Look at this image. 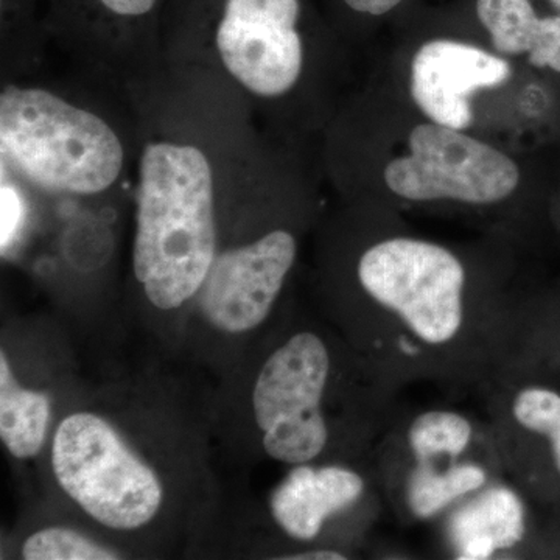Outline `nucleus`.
<instances>
[{"label": "nucleus", "mask_w": 560, "mask_h": 560, "mask_svg": "<svg viewBox=\"0 0 560 560\" xmlns=\"http://www.w3.org/2000/svg\"><path fill=\"white\" fill-rule=\"evenodd\" d=\"M22 215V202L18 191L11 186H7L5 180L2 184V253L13 245L20 231Z\"/></svg>", "instance_id": "aec40b11"}, {"label": "nucleus", "mask_w": 560, "mask_h": 560, "mask_svg": "<svg viewBox=\"0 0 560 560\" xmlns=\"http://www.w3.org/2000/svg\"><path fill=\"white\" fill-rule=\"evenodd\" d=\"M501 469L537 508L560 518V371L514 352L481 386Z\"/></svg>", "instance_id": "39448f33"}, {"label": "nucleus", "mask_w": 560, "mask_h": 560, "mask_svg": "<svg viewBox=\"0 0 560 560\" xmlns=\"http://www.w3.org/2000/svg\"><path fill=\"white\" fill-rule=\"evenodd\" d=\"M0 147L22 178L57 194H102L124 171V147L105 120L39 88H3Z\"/></svg>", "instance_id": "20e7f679"}, {"label": "nucleus", "mask_w": 560, "mask_h": 560, "mask_svg": "<svg viewBox=\"0 0 560 560\" xmlns=\"http://www.w3.org/2000/svg\"><path fill=\"white\" fill-rule=\"evenodd\" d=\"M25 560H116L119 555L72 529L47 528L32 534L22 547Z\"/></svg>", "instance_id": "a211bd4d"}, {"label": "nucleus", "mask_w": 560, "mask_h": 560, "mask_svg": "<svg viewBox=\"0 0 560 560\" xmlns=\"http://www.w3.org/2000/svg\"><path fill=\"white\" fill-rule=\"evenodd\" d=\"M559 149V167H558V178H556L555 194H552V202H551V219L552 226H555L556 237L560 242V142L558 145Z\"/></svg>", "instance_id": "4be33fe9"}, {"label": "nucleus", "mask_w": 560, "mask_h": 560, "mask_svg": "<svg viewBox=\"0 0 560 560\" xmlns=\"http://www.w3.org/2000/svg\"><path fill=\"white\" fill-rule=\"evenodd\" d=\"M296 259L298 241L289 230L217 254L200 290L201 312L228 334L256 329L270 316Z\"/></svg>", "instance_id": "1a4fd4ad"}, {"label": "nucleus", "mask_w": 560, "mask_h": 560, "mask_svg": "<svg viewBox=\"0 0 560 560\" xmlns=\"http://www.w3.org/2000/svg\"><path fill=\"white\" fill-rule=\"evenodd\" d=\"M352 264L349 320L361 359L408 383L481 388L517 348L530 290L514 259L408 231L374 208Z\"/></svg>", "instance_id": "f257e3e1"}, {"label": "nucleus", "mask_w": 560, "mask_h": 560, "mask_svg": "<svg viewBox=\"0 0 560 560\" xmlns=\"http://www.w3.org/2000/svg\"><path fill=\"white\" fill-rule=\"evenodd\" d=\"M51 21L80 31L135 32L154 24L168 0H46Z\"/></svg>", "instance_id": "dca6fc26"}, {"label": "nucleus", "mask_w": 560, "mask_h": 560, "mask_svg": "<svg viewBox=\"0 0 560 560\" xmlns=\"http://www.w3.org/2000/svg\"><path fill=\"white\" fill-rule=\"evenodd\" d=\"M419 18L427 31L412 44L405 90L407 102L431 121L471 131L481 92L501 90L533 73L526 68L518 72L517 62L474 39L469 18L458 5Z\"/></svg>", "instance_id": "0eeeda50"}, {"label": "nucleus", "mask_w": 560, "mask_h": 560, "mask_svg": "<svg viewBox=\"0 0 560 560\" xmlns=\"http://www.w3.org/2000/svg\"><path fill=\"white\" fill-rule=\"evenodd\" d=\"M331 10L342 20L375 25L390 18H407L418 0H329Z\"/></svg>", "instance_id": "6ab92c4d"}, {"label": "nucleus", "mask_w": 560, "mask_h": 560, "mask_svg": "<svg viewBox=\"0 0 560 560\" xmlns=\"http://www.w3.org/2000/svg\"><path fill=\"white\" fill-rule=\"evenodd\" d=\"M490 49L547 80L560 94V13L536 0H458Z\"/></svg>", "instance_id": "9b49d317"}, {"label": "nucleus", "mask_w": 560, "mask_h": 560, "mask_svg": "<svg viewBox=\"0 0 560 560\" xmlns=\"http://www.w3.org/2000/svg\"><path fill=\"white\" fill-rule=\"evenodd\" d=\"M501 466L495 460L464 459L448 466L427 463H381V488L401 514L415 522H430L485 488Z\"/></svg>", "instance_id": "4468645a"}, {"label": "nucleus", "mask_w": 560, "mask_h": 560, "mask_svg": "<svg viewBox=\"0 0 560 560\" xmlns=\"http://www.w3.org/2000/svg\"><path fill=\"white\" fill-rule=\"evenodd\" d=\"M280 559L285 560H346L348 556L342 551L338 550H326V548H320V550H307L301 552H293L290 556H282Z\"/></svg>", "instance_id": "412c9836"}, {"label": "nucleus", "mask_w": 560, "mask_h": 560, "mask_svg": "<svg viewBox=\"0 0 560 560\" xmlns=\"http://www.w3.org/2000/svg\"><path fill=\"white\" fill-rule=\"evenodd\" d=\"M558 523H559V534H560V518H559V522H558Z\"/></svg>", "instance_id": "b1692460"}, {"label": "nucleus", "mask_w": 560, "mask_h": 560, "mask_svg": "<svg viewBox=\"0 0 560 560\" xmlns=\"http://www.w3.org/2000/svg\"><path fill=\"white\" fill-rule=\"evenodd\" d=\"M51 467L70 499L106 528H142L161 510L160 478L101 416L75 412L62 420L51 445Z\"/></svg>", "instance_id": "423d86ee"}, {"label": "nucleus", "mask_w": 560, "mask_h": 560, "mask_svg": "<svg viewBox=\"0 0 560 560\" xmlns=\"http://www.w3.org/2000/svg\"><path fill=\"white\" fill-rule=\"evenodd\" d=\"M464 459L500 464L489 429H478L469 416L448 408H430L408 420L397 415L381 444V463L448 466Z\"/></svg>", "instance_id": "ddd939ff"}, {"label": "nucleus", "mask_w": 560, "mask_h": 560, "mask_svg": "<svg viewBox=\"0 0 560 560\" xmlns=\"http://www.w3.org/2000/svg\"><path fill=\"white\" fill-rule=\"evenodd\" d=\"M217 257L215 184L210 162L187 143L151 142L139 162L132 270L160 311L200 293Z\"/></svg>", "instance_id": "7ed1b4c3"}, {"label": "nucleus", "mask_w": 560, "mask_h": 560, "mask_svg": "<svg viewBox=\"0 0 560 560\" xmlns=\"http://www.w3.org/2000/svg\"><path fill=\"white\" fill-rule=\"evenodd\" d=\"M334 352L313 330H300L272 350L257 375L253 410L261 447L287 466L312 464L331 442L327 394L335 374Z\"/></svg>", "instance_id": "6e6552de"}, {"label": "nucleus", "mask_w": 560, "mask_h": 560, "mask_svg": "<svg viewBox=\"0 0 560 560\" xmlns=\"http://www.w3.org/2000/svg\"><path fill=\"white\" fill-rule=\"evenodd\" d=\"M515 352L526 353L560 371V280L530 287Z\"/></svg>", "instance_id": "f3484780"}, {"label": "nucleus", "mask_w": 560, "mask_h": 560, "mask_svg": "<svg viewBox=\"0 0 560 560\" xmlns=\"http://www.w3.org/2000/svg\"><path fill=\"white\" fill-rule=\"evenodd\" d=\"M50 401L46 394L22 388L5 352L0 355V438L11 455L25 459L38 455L46 440Z\"/></svg>", "instance_id": "2eb2a0df"}, {"label": "nucleus", "mask_w": 560, "mask_h": 560, "mask_svg": "<svg viewBox=\"0 0 560 560\" xmlns=\"http://www.w3.org/2000/svg\"><path fill=\"white\" fill-rule=\"evenodd\" d=\"M530 506L536 504L514 482L495 477L442 515L445 547L458 560L556 552L550 537L534 526Z\"/></svg>", "instance_id": "9d476101"}, {"label": "nucleus", "mask_w": 560, "mask_h": 560, "mask_svg": "<svg viewBox=\"0 0 560 560\" xmlns=\"http://www.w3.org/2000/svg\"><path fill=\"white\" fill-rule=\"evenodd\" d=\"M393 116L381 136L374 208L453 212L492 223L511 243L556 235L551 202L558 147L514 153L431 121L412 106L407 117Z\"/></svg>", "instance_id": "f03ea898"}, {"label": "nucleus", "mask_w": 560, "mask_h": 560, "mask_svg": "<svg viewBox=\"0 0 560 560\" xmlns=\"http://www.w3.org/2000/svg\"><path fill=\"white\" fill-rule=\"evenodd\" d=\"M545 3H548L551 10L558 11L560 13V0H544Z\"/></svg>", "instance_id": "5701e85b"}, {"label": "nucleus", "mask_w": 560, "mask_h": 560, "mask_svg": "<svg viewBox=\"0 0 560 560\" xmlns=\"http://www.w3.org/2000/svg\"><path fill=\"white\" fill-rule=\"evenodd\" d=\"M366 495L368 480L355 469L301 464L272 490L270 511L291 539L312 541L329 518L352 510Z\"/></svg>", "instance_id": "f8f14e48"}]
</instances>
